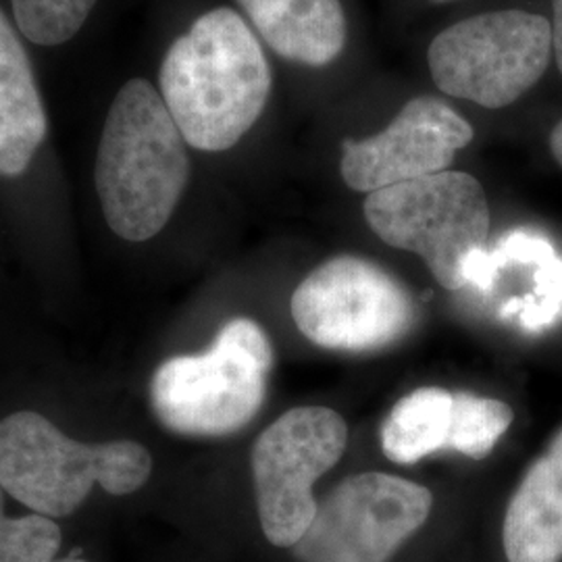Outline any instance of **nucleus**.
<instances>
[{
    "label": "nucleus",
    "instance_id": "ddd939ff",
    "mask_svg": "<svg viewBox=\"0 0 562 562\" xmlns=\"http://www.w3.org/2000/svg\"><path fill=\"white\" fill-rule=\"evenodd\" d=\"M46 136L34 71L13 25L0 13V176H21Z\"/></svg>",
    "mask_w": 562,
    "mask_h": 562
},
{
    "label": "nucleus",
    "instance_id": "f8f14e48",
    "mask_svg": "<svg viewBox=\"0 0 562 562\" xmlns=\"http://www.w3.org/2000/svg\"><path fill=\"white\" fill-rule=\"evenodd\" d=\"M255 30L283 59L325 67L348 38L340 0H238Z\"/></svg>",
    "mask_w": 562,
    "mask_h": 562
},
{
    "label": "nucleus",
    "instance_id": "6e6552de",
    "mask_svg": "<svg viewBox=\"0 0 562 562\" xmlns=\"http://www.w3.org/2000/svg\"><path fill=\"white\" fill-rule=\"evenodd\" d=\"M348 442V425L325 406L292 408L271 423L252 448V477L262 536L292 550L317 515L313 485Z\"/></svg>",
    "mask_w": 562,
    "mask_h": 562
},
{
    "label": "nucleus",
    "instance_id": "f257e3e1",
    "mask_svg": "<svg viewBox=\"0 0 562 562\" xmlns=\"http://www.w3.org/2000/svg\"><path fill=\"white\" fill-rule=\"evenodd\" d=\"M159 81L183 140L196 150L222 153L261 117L271 94V67L248 23L220 7L169 46Z\"/></svg>",
    "mask_w": 562,
    "mask_h": 562
},
{
    "label": "nucleus",
    "instance_id": "0eeeda50",
    "mask_svg": "<svg viewBox=\"0 0 562 562\" xmlns=\"http://www.w3.org/2000/svg\"><path fill=\"white\" fill-rule=\"evenodd\" d=\"M302 336L340 352H373L402 340L417 308L401 281L380 265L341 255L313 269L292 296Z\"/></svg>",
    "mask_w": 562,
    "mask_h": 562
},
{
    "label": "nucleus",
    "instance_id": "412c9836",
    "mask_svg": "<svg viewBox=\"0 0 562 562\" xmlns=\"http://www.w3.org/2000/svg\"><path fill=\"white\" fill-rule=\"evenodd\" d=\"M434 2H450V0H434Z\"/></svg>",
    "mask_w": 562,
    "mask_h": 562
},
{
    "label": "nucleus",
    "instance_id": "20e7f679",
    "mask_svg": "<svg viewBox=\"0 0 562 562\" xmlns=\"http://www.w3.org/2000/svg\"><path fill=\"white\" fill-rule=\"evenodd\" d=\"M271 362V344L257 323H225L211 350L173 357L157 369L150 382L153 411L181 436L240 431L261 411Z\"/></svg>",
    "mask_w": 562,
    "mask_h": 562
},
{
    "label": "nucleus",
    "instance_id": "a211bd4d",
    "mask_svg": "<svg viewBox=\"0 0 562 562\" xmlns=\"http://www.w3.org/2000/svg\"><path fill=\"white\" fill-rule=\"evenodd\" d=\"M552 13H554V21H552V50H554V57H557L559 71L562 74V0H552Z\"/></svg>",
    "mask_w": 562,
    "mask_h": 562
},
{
    "label": "nucleus",
    "instance_id": "423d86ee",
    "mask_svg": "<svg viewBox=\"0 0 562 562\" xmlns=\"http://www.w3.org/2000/svg\"><path fill=\"white\" fill-rule=\"evenodd\" d=\"M552 57V23L521 9L459 21L438 34L427 53L443 94L504 109L542 80Z\"/></svg>",
    "mask_w": 562,
    "mask_h": 562
},
{
    "label": "nucleus",
    "instance_id": "6ab92c4d",
    "mask_svg": "<svg viewBox=\"0 0 562 562\" xmlns=\"http://www.w3.org/2000/svg\"><path fill=\"white\" fill-rule=\"evenodd\" d=\"M550 150L554 155V159L562 167V120L554 125V130L550 132Z\"/></svg>",
    "mask_w": 562,
    "mask_h": 562
},
{
    "label": "nucleus",
    "instance_id": "f03ea898",
    "mask_svg": "<svg viewBox=\"0 0 562 562\" xmlns=\"http://www.w3.org/2000/svg\"><path fill=\"white\" fill-rule=\"evenodd\" d=\"M183 142L148 81L121 88L102 130L97 192L104 220L123 240H150L171 220L190 178Z\"/></svg>",
    "mask_w": 562,
    "mask_h": 562
},
{
    "label": "nucleus",
    "instance_id": "2eb2a0df",
    "mask_svg": "<svg viewBox=\"0 0 562 562\" xmlns=\"http://www.w3.org/2000/svg\"><path fill=\"white\" fill-rule=\"evenodd\" d=\"M513 419L515 413L506 402L454 392L448 450L482 461L501 442Z\"/></svg>",
    "mask_w": 562,
    "mask_h": 562
},
{
    "label": "nucleus",
    "instance_id": "9d476101",
    "mask_svg": "<svg viewBox=\"0 0 562 562\" xmlns=\"http://www.w3.org/2000/svg\"><path fill=\"white\" fill-rule=\"evenodd\" d=\"M471 140V123L450 104L417 97L380 134L341 142V178L355 192L367 194L422 180L448 171Z\"/></svg>",
    "mask_w": 562,
    "mask_h": 562
},
{
    "label": "nucleus",
    "instance_id": "aec40b11",
    "mask_svg": "<svg viewBox=\"0 0 562 562\" xmlns=\"http://www.w3.org/2000/svg\"><path fill=\"white\" fill-rule=\"evenodd\" d=\"M59 562H88V561H81V559H67V561H59Z\"/></svg>",
    "mask_w": 562,
    "mask_h": 562
},
{
    "label": "nucleus",
    "instance_id": "1a4fd4ad",
    "mask_svg": "<svg viewBox=\"0 0 562 562\" xmlns=\"http://www.w3.org/2000/svg\"><path fill=\"white\" fill-rule=\"evenodd\" d=\"M431 508L425 485L387 473L352 475L323 496L292 554L296 562H392Z\"/></svg>",
    "mask_w": 562,
    "mask_h": 562
},
{
    "label": "nucleus",
    "instance_id": "4468645a",
    "mask_svg": "<svg viewBox=\"0 0 562 562\" xmlns=\"http://www.w3.org/2000/svg\"><path fill=\"white\" fill-rule=\"evenodd\" d=\"M454 392L419 387L396 402L382 427L383 454L398 464H413L448 450L452 434Z\"/></svg>",
    "mask_w": 562,
    "mask_h": 562
},
{
    "label": "nucleus",
    "instance_id": "39448f33",
    "mask_svg": "<svg viewBox=\"0 0 562 562\" xmlns=\"http://www.w3.org/2000/svg\"><path fill=\"white\" fill-rule=\"evenodd\" d=\"M362 209L385 244L419 255L446 290L469 285L490 234V206L473 176L448 169L396 183L371 192Z\"/></svg>",
    "mask_w": 562,
    "mask_h": 562
},
{
    "label": "nucleus",
    "instance_id": "f3484780",
    "mask_svg": "<svg viewBox=\"0 0 562 562\" xmlns=\"http://www.w3.org/2000/svg\"><path fill=\"white\" fill-rule=\"evenodd\" d=\"M60 529L50 517H7L0 485V562H53Z\"/></svg>",
    "mask_w": 562,
    "mask_h": 562
},
{
    "label": "nucleus",
    "instance_id": "dca6fc26",
    "mask_svg": "<svg viewBox=\"0 0 562 562\" xmlns=\"http://www.w3.org/2000/svg\"><path fill=\"white\" fill-rule=\"evenodd\" d=\"M97 0H13V13L25 38L41 46L71 41Z\"/></svg>",
    "mask_w": 562,
    "mask_h": 562
},
{
    "label": "nucleus",
    "instance_id": "7ed1b4c3",
    "mask_svg": "<svg viewBox=\"0 0 562 562\" xmlns=\"http://www.w3.org/2000/svg\"><path fill=\"white\" fill-rule=\"evenodd\" d=\"M150 473V452L134 440L78 442L32 411L0 422V485L42 517L76 513L97 483L132 494Z\"/></svg>",
    "mask_w": 562,
    "mask_h": 562
},
{
    "label": "nucleus",
    "instance_id": "9b49d317",
    "mask_svg": "<svg viewBox=\"0 0 562 562\" xmlns=\"http://www.w3.org/2000/svg\"><path fill=\"white\" fill-rule=\"evenodd\" d=\"M506 562H562V429L506 506Z\"/></svg>",
    "mask_w": 562,
    "mask_h": 562
}]
</instances>
